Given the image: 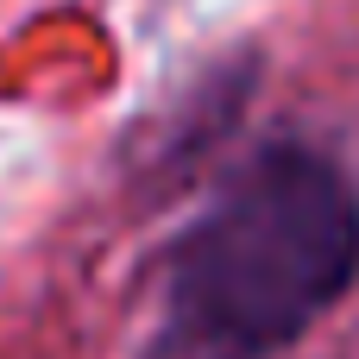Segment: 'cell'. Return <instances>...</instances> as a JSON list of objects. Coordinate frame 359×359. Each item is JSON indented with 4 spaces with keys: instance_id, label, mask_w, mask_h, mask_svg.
<instances>
[{
    "instance_id": "2",
    "label": "cell",
    "mask_w": 359,
    "mask_h": 359,
    "mask_svg": "<svg viewBox=\"0 0 359 359\" xmlns=\"http://www.w3.org/2000/svg\"><path fill=\"white\" fill-rule=\"evenodd\" d=\"M252 76H259V57H227V63H215V69L170 107V120L158 126V139L139 151V170H151V177H183V170H196V164L233 133V120L246 114Z\"/></svg>"
},
{
    "instance_id": "1",
    "label": "cell",
    "mask_w": 359,
    "mask_h": 359,
    "mask_svg": "<svg viewBox=\"0 0 359 359\" xmlns=\"http://www.w3.org/2000/svg\"><path fill=\"white\" fill-rule=\"evenodd\" d=\"M359 278V196L309 139L259 145L164 246L133 359H278Z\"/></svg>"
}]
</instances>
